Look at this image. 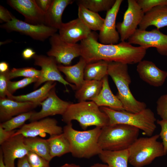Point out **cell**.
Here are the masks:
<instances>
[{"instance_id":"6da1fadb","label":"cell","mask_w":167,"mask_h":167,"mask_svg":"<svg viewBox=\"0 0 167 167\" xmlns=\"http://www.w3.org/2000/svg\"><path fill=\"white\" fill-rule=\"evenodd\" d=\"M96 34L92 32L80 41V56L87 64L101 60L127 65L138 63L146 53V48L133 46L128 42L104 44L98 42Z\"/></svg>"},{"instance_id":"7a4b0ae2","label":"cell","mask_w":167,"mask_h":167,"mask_svg":"<svg viewBox=\"0 0 167 167\" xmlns=\"http://www.w3.org/2000/svg\"><path fill=\"white\" fill-rule=\"evenodd\" d=\"M101 129L96 127L91 130L81 131L74 129L71 122L65 126L63 133L69 142L72 156L88 159L99 155L103 150L98 142Z\"/></svg>"},{"instance_id":"3957f363","label":"cell","mask_w":167,"mask_h":167,"mask_svg":"<svg viewBox=\"0 0 167 167\" xmlns=\"http://www.w3.org/2000/svg\"><path fill=\"white\" fill-rule=\"evenodd\" d=\"M62 117L66 124L77 121L84 130L92 126L102 128L109 123L108 115L92 101L71 103Z\"/></svg>"},{"instance_id":"277c9868","label":"cell","mask_w":167,"mask_h":167,"mask_svg":"<svg viewBox=\"0 0 167 167\" xmlns=\"http://www.w3.org/2000/svg\"><path fill=\"white\" fill-rule=\"evenodd\" d=\"M108 75L111 77L117 87L118 92L116 96L121 102L125 110L136 113L146 108V104L137 100L130 90L131 79L127 64L109 62Z\"/></svg>"},{"instance_id":"5b68a950","label":"cell","mask_w":167,"mask_h":167,"mask_svg":"<svg viewBox=\"0 0 167 167\" xmlns=\"http://www.w3.org/2000/svg\"><path fill=\"white\" fill-rule=\"evenodd\" d=\"M139 131L136 127L125 124L108 125L101 128L98 143L103 150L128 149L138 138Z\"/></svg>"},{"instance_id":"8992f818","label":"cell","mask_w":167,"mask_h":167,"mask_svg":"<svg viewBox=\"0 0 167 167\" xmlns=\"http://www.w3.org/2000/svg\"><path fill=\"white\" fill-rule=\"evenodd\" d=\"M100 109L108 116L109 125L123 124L134 126L142 130L149 137L152 135L156 129V119L149 108L136 113L116 110L106 107H101Z\"/></svg>"},{"instance_id":"52a82bcc","label":"cell","mask_w":167,"mask_h":167,"mask_svg":"<svg viewBox=\"0 0 167 167\" xmlns=\"http://www.w3.org/2000/svg\"><path fill=\"white\" fill-rule=\"evenodd\" d=\"M159 135L138 138L128 149V162L134 167L149 165L156 158L165 155Z\"/></svg>"},{"instance_id":"ba28073f","label":"cell","mask_w":167,"mask_h":167,"mask_svg":"<svg viewBox=\"0 0 167 167\" xmlns=\"http://www.w3.org/2000/svg\"><path fill=\"white\" fill-rule=\"evenodd\" d=\"M33 58L34 60V65L41 68V75L37 81L35 83L33 87L34 89L43 83L53 81H58L62 84L66 88L67 91H68L66 87L67 85H69L73 90H76L74 85L68 83L64 78L58 68L57 63L54 57L36 54Z\"/></svg>"},{"instance_id":"9c48e42d","label":"cell","mask_w":167,"mask_h":167,"mask_svg":"<svg viewBox=\"0 0 167 167\" xmlns=\"http://www.w3.org/2000/svg\"><path fill=\"white\" fill-rule=\"evenodd\" d=\"M51 48L47 54L54 57L57 63L69 66L75 58L81 56L79 44H72L62 40L59 34L55 33L49 37Z\"/></svg>"},{"instance_id":"30bf717a","label":"cell","mask_w":167,"mask_h":167,"mask_svg":"<svg viewBox=\"0 0 167 167\" xmlns=\"http://www.w3.org/2000/svg\"><path fill=\"white\" fill-rule=\"evenodd\" d=\"M8 31H15L30 36L37 40L44 41L56 33L58 30L44 24L35 25L20 20L14 17L10 21L1 26Z\"/></svg>"},{"instance_id":"8fae6325","label":"cell","mask_w":167,"mask_h":167,"mask_svg":"<svg viewBox=\"0 0 167 167\" xmlns=\"http://www.w3.org/2000/svg\"><path fill=\"white\" fill-rule=\"evenodd\" d=\"M128 41L131 44L138 45L147 49L156 48L157 52L162 55L167 54V35L157 28L150 31L137 28Z\"/></svg>"},{"instance_id":"7c38bea8","label":"cell","mask_w":167,"mask_h":167,"mask_svg":"<svg viewBox=\"0 0 167 167\" xmlns=\"http://www.w3.org/2000/svg\"><path fill=\"white\" fill-rule=\"evenodd\" d=\"M127 2L128 8L124 14L123 21L116 25L121 41L128 40L134 33L144 14L137 0H128Z\"/></svg>"},{"instance_id":"4fadbf2b","label":"cell","mask_w":167,"mask_h":167,"mask_svg":"<svg viewBox=\"0 0 167 167\" xmlns=\"http://www.w3.org/2000/svg\"><path fill=\"white\" fill-rule=\"evenodd\" d=\"M63 132V128L58 125L56 119L46 117L25 124L17 130L13 136L21 134L25 137H32L45 133L51 136Z\"/></svg>"},{"instance_id":"5bb4252c","label":"cell","mask_w":167,"mask_h":167,"mask_svg":"<svg viewBox=\"0 0 167 167\" xmlns=\"http://www.w3.org/2000/svg\"><path fill=\"white\" fill-rule=\"evenodd\" d=\"M25 137L21 134L14 135L1 145L3 161L6 167H15V161L22 158L30 151L24 143Z\"/></svg>"},{"instance_id":"9a60e30c","label":"cell","mask_w":167,"mask_h":167,"mask_svg":"<svg viewBox=\"0 0 167 167\" xmlns=\"http://www.w3.org/2000/svg\"><path fill=\"white\" fill-rule=\"evenodd\" d=\"M71 103L58 96L55 87L50 91L46 98L40 103L42 106L41 110L38 112L34 111L29 120L31 122L49 116L57 114L62 115Z\"/></svg>"},{"instance_id":"2e32d148","label":"cell","mask_w":167,"mask_h":167,"mask_svg":"<svg viewBox=\"0 0 167 167\" xmlns=\"http://www.w3.org/2000/svg\"><path fill=\"white\" fill-rule=\"evenodd\" d=\"M122 0H116L113 7L107 11L101 30L98 37L100 43L104 44H118L120 37L116 29V20Z\"/></svg>"},{"instance_id":"e0dca14e","label":"cell","mask_w":167,"mask_h":167,"mask_svg":"<svg viewBox=\"0 0 167 167\" xmlns=\"http://www.w3.org/2000/svg\"><path fill=\"white\" fill-rule=\"evenodd\" d=\"M7 2L24 16L25 22L35 25L45 24V14L38 6L35 0H9Z\"/></svg>"},{"instance_id":"ac0fdd59","label":"cell","mask_w":167,"mask_h":167,"mask_svg":"<svg viewBox=\"0 0 167 167\" xmlns=\"http://www.w3.org/2000/svg\"><path fill=\"white\" fill-rule=\"evenodd\" d=\"M58 30L61 39L72 44L86 38L92 32L78 18L67 23H63Z\"/></svg>"},{"instance_id":"d6986e66","label":"cell","mask_w":167,"mask_h":167,"mask_svg":"<svg viewBox=\"0 0 167 167\" xmlns=\"http://www.w3.org/2000/svg\"><path fill=\"white\" fill-rule=\"evenodd\" d=\"M136 70L143 81L154 87L162 86L167 78V71L160 69L149 61L142 60L140 62Z\"/></svg>"},{"instance_id":"ffe728a7","label":"cell","mask_w":167,"mask_h":167,"mask_svg":"<svg viewBox=\"0 0 167 167\" xmlns=\"http://www.w3.org/2000/svg\"><path fill=\"white\" fill-rule=\"evenodd\" d=\"M39 105L29 102H19L7 97L0 98V121H6L14 116L29 112Z\"/></svg>"},{"instance_id":"44dd1931","label":"cell","mask_w":167,"mask_h":167,"mask_svg":"<svg viewBox=\"0 0 167 167\" xmlns=\"http://www.w3.org/2000/svg\"><path fill=\"white\" fill-rule=\"evenodd\" d=\"M108 76H105L102 80V87L99 93L91 101L99 107H106L118 111L124 110L121 102L113 93L110 88Z\"/></svg>"},{"instance_id":"7402d4cb","label":"cell","mask_w":167,"mask_h":167,"mask_svg":"<svg viewBox=\"0 0 167 167\" xmlns=\"http://www.w3.org/2000/svg\"><path fill=\"white\" fill-rule=\"evenodd\" d=\"M153 25L159 29L167 26V6H156L144 13L139 25V29L145 30L149 26Z\"/></svg>"},{"instance_id":"603a6c76","label":"cell","mask_w":167,"mask_h":167,"mask_svg":"<svg viewBox=\"0 0 167 167\" xmlns=\"http://www.w3.org/2000/svg\"><path fill=\"white\" fill-rule=\"evenodd\" d=\"M74 2L72 0H53L45 14V24L58 30L63 23L62 18L64 10Z\"/></svg>"},{"instance_id":"cb8c5ba5","label":"cell","mask_w":167,"mask_h":167,"mask_svg":"<svg viewBox=\"0 0 167 167\" xmlns=\"http://www.w3.org/2000/svg\"><path fill=\"white\" fill-rule=\"evenodd\" d=\"M87 63L81 57L79 62L72 66L58 65V68L66 76L65 79L68 83L74 84L76 90L79 89L84 80V70Z\"/></svg>"},{"instance_id":"d4e9b609","label":"cell","mask_w":167,"mask_h":167,"mask_svg":"<svg viewBox=\"0 0 167 167\" xmlns=\"http://www.w3.org/2000/svg\"><path fill=\"white\" fill-rule=\"evenodd\" d=\"M56 84V82L49 81L40 88L28 94L18 96L9 94L6 96L16 101L32 102L40 105V103L46 98L50 91Z\"/></svg>"},{"instance_id":"484cf974","label":"cell","mask_w":167,"mask_h":167,"mask_svg":"<svg viewBox=\"0 0 167 167\" xmlns=\"http://www.w3.org/2000/svg\"><path fill=\"white\" fill-rule=\"evenodd\" d=\"M102 80H84L80 87L76 90L75 96L79 102L91 101L100 92Z\"/></svg>"},{"instance_id":"4316f807","label":"cell","mask_w":167,"mask_h":167,"mask_svg":"<svg viewBox=\"0 0 167 167\" xmlns=\"http://www.w3.org/2000/svg\"><path fill=\"white\" fill-rule=\"evenodd\" d=\"M99 156L101 161L107 164L109 167H127L128 149L115 151L102 150Z\"/></svg>"},{"instance_id":"83f0119b","label":"cell","mask_w":167,"mask_h":167,"mask_svg":"<svg viewBox=\"0 0 167 167\" xmlns=\"http://www.w3.org/2000/svg\"><path fill=\"white\" fill-rule=\"evenodd\" d=\"M78 18L91 30L101 31L103 27L105 19L98 13L91 11L79 4Z\"/></svg>"},{"instance_id":"f1b7e54d","label":"cell","mask_w":167,"mask_h":167,"mask_svg":"<svg viewBox=\"0 0 167 167\" xmlns=\"http://www.w3.org/2000/svg\"><path fill=\"white\" fill-rule=\"evenodd\" d=\"M108 62L101 60L87 64L84 73L85 80L101 81L108 75Z\"/></svg>"},{"instance_id":"f546056e","label":"cell","mask_w":167,"mask_h":167,"mask_svg":"<svg viewBox=\"0 0 167 167\" xmlns=\"http://www.w3.org/2000/svg\"><path fill=\"white\" fill-rule=\"evenodd\" d=\"M50 148L51 157H60L70 152L69 142L64 134L50 136L47 139Z\"/></svg>"},{"instance_id":"4dcf8cb0","label":"cell","mask_w":167,"mask_h":167,"mask_svg":"<svg viewBox=\"0 0 167 167\" xmlns=\"http://www.w3.org/2000/svg\"><path fill=\"white\" fill-rule=\"evenodd\" d=\"M24 143L30 151L50 161L52 159L50 154V148L47 139L38 137H25Z\"/></svg>"},{"instance_id":"1f68e13d","label":"cell","mask_w":167,"mask_h":167,"mask_svg":"<svg viewBox=\"0 0 167 167\" xmlns=\"http://www.w3.org/2000/svg\"><path fill=\"white\" fill-rule=\"evenodd\" d=\"M116 0H79L78 5L84 6L89 10L98 13L102 11H107L113 7Z\"/></svg>"},{"instance_id":"d6a6232c","label":"cell","mask_w":167,"mask_h":167,"mask_svg":"<svg viewBox=\"0 0 167 167\" xmlns=\"http://www.w3.org/2000/svg\"><path fill=\"white\" fill-rule=\"evenodd\" d=\"M34 111H31L23 113L13 117L5 122L1 123L0 125L6 131H12L21 128L28 120H29Z\"/></svg>"},{"instance_id":"836d02e7","label":"cell","mask_w":167,"mask_h":167,"mask_svg":"<svg viewBox=\"0 0 167 167\" xmlns=\"http://www.w3.org/2000/svg\"><path fill=\"white\" fill-rule=\"evenodd\" d=\"M41 73V70H37L32 67L13 68L9 71V78L10 79L18 77L39 78L40 76Z\"/></svg>"},{"instance_id":"e575fe53","label":"cell","mask_w":167,"mask_h":167,"mask_svg":"<svg viewBox=\"0 0 167 167\" xmlns=\"http://www.w3.org/2000/svg\"><path fill=\"white\" fill-rule=\"evenodd\" d=\"M38 78L36 77L25 78L16 81H11L10 80L8 84L7 96L9 94L13 95L17 90L23 88L33 83H36Z\"/></svg>"},{"instance_id":"d590c367","label":"cell","mask_w":167,"mask_h":167,"mask_svg":"<svg viewBox=\"0 0 167 167\" xmlns=\"http://www.w3.org/2000/svg\"><path fill=\"white\" fill-rule=\"evenodd\" d=\"M30 167H49V161L30 151L27 155Z\"/></svg>"},{"instance_id":"8d00e7d4","label":"cell","mask_w":167,"mask_h":167,"mask_svg":"<svg viewBox=\"0 0 167 167\" xmlns=\"http://www.w3.org/2000/svg\"><path fill=\"white\" fill-rule=\"evenodd\" d=\"M137 2L144 13L156 6H167V0H138Z\"/></svg>"},{"instance_id":"74e56055","label":"cell","mask_w":167,"mask_h":167,"mask_svg":"<svg viewBox=\"0 0 167 167\" xmlns=\"http://www.w3.org/2000/svg\"><path fill=\"white\" fill-rule=\"evenodd\" d=\"M156 112L161 120H167V93L161 96L156 101Z\"/></svg>"},{"instance_id":"f35d334b","label":"cell","mask_w":167,"mask_h":167,"mask_svg":"<svg viewBox=\"0 0 167 167\" xmlns=\"http://www.w3.org/2000/svg\"><path fill=\"white\" fill-rule=\"evenodd\" d=\"M9 70L4 72H0V98L6 97L7 94V86L9 78Z\"/></svg>"},{"instance_id":"ab89813d","label":"cell","mask_w":167,"mask_h":167,"mask_svg":"<svg viewBox=\"0 0 167 167\" xmlns=\"http://www.w3.org/2000/svg\"><path fill=\"white\" fill-rule=\"evenodd\" d=\"M156 122L161 127L159 135L162 140L164 152L166 155L167 153V120H158L156 121Z\"/></svg>"},{"instance_id":"60d3db41","label":"cell","mask_w":167,"mask_h":167,"mask_svg":"<svg viewBox=\"0 0 167 167\" xmlns=\"http://www.w3.org/2000/svg\"><path fill=\"white\" fill-rule=\"evenodd\" d=\"M14 16L2 6H0V21L1 23H7L11 21Z\"/></svg>"},{"instance_id":"b9f144b4","label":"cell","mask_w":167,"mask_h":167,"mask_svg":"<svg viewBox=\"0 0 167 167\" xmlns=\"http://www.w3.org/2000/svg\"><path fill=\"white\" fill-rule=\"evenodd\" d=\"M16 131H6L0 125V144L13 136Z\"/></svg>"},{"instance_id":"7bdbcfd3","label":"cell","mask_w":167,"mask_h":167,"mask_svg":"<svg viewBox=\"0 0 167 167\" xmlns=\"http://www.w3.org/2000/svg\"><path fill=\"white\" fill-rule=\"evenodd\" d=\"M52 1L51 0H35L38 6L45 14L49 9Z\"/></svg>"},{"instance_id":"ee69618b","label":"cell","mask_w":167,"mask_h":167,"mask_svg":"<svg viewBox=\"0 0 167 167\" xmlns=\"http://www.w3.org/2000/svg\"><path fill=\"white\" fill-rule=\"evenodd\" d=\"M35 54V51L32 49L30 48L24 49L22 54L23 58L26 60L33 58Z\"/></svg>"},{"instance_id":"f6af8a7d","label":"cell","mask_w":167,"mask_h":167,"mask_svg":"<svg viewBox=\"0 0 167 167\" xmlns=\"http://www.w3.org/2000/svg\"><path fill=\"white\" fill-rule=\"evenodd\" d=\"M17 167H30L27 156L18 159Z\"/></svg>"},{"instance_id":"bcb514c9","label":"cell","mask_w":167,"mask_h":167,"mask_svg":"<svg viewBox=\"0 0 167 167\" xmlns=\"http://www.w3.org/2000/svg\"><path fill=\"white\" fill-rule=\"evenodd\" d=\"M9 64L5 62H2L0 63V72L4 73L8 71Z\"/></svg>"},{"instance_id":"7dc6e473","label":"cell","mask_w":167,"mask_h":167,"mask_svg":"<svg viewBox=\"0 0 167 167\" xmlns=\"http://www.w3.org/2000/svg\"><path fill=\"white\" fill-rule=\"evenodd\" d=\"M0 167H6L3 161V157L2 152L0 150Z\"/></svg>"},{"instance_id":"c3c4849f","label":"cell","mask_w":167,"mask_h":167,"mask_svg":"<svg viewBox=\"0 0 167 167\" xmlns=\"http://www.w3.org/2000/svg\"><path fill=\"white\" fill-rule=\"evenodd\" d=\"M58 167H80L78 165L73 164L66 163L63 165Z\"/></svg>"},{"instance_id":"681fc988","label":"cell","mask_w":167,"mask_h":167,"mask_svg":"<svg viewBox=\"0 0 167 167\" xmlns=\"http://www.w3.org/2000/svg\"><path fill=\"white\" fill-rule=\"evenodd\" d=\"M90 167H109L107 165L103 164L100 163L95 164Z\"/></svg>"},{"instance_id":"f907efd6","label":"cell","mask_w":167,"mask_h":167,"mask_svg":"<svg viewBox=\"0 0 167 167\" xmlns=\"http://www.w3.org/2000/svg\"><path fill=\"white\" fill-rule=\"evenodd\" d=\"M166 56H167V54H166Z\"/></svg>"}]
</instances>
